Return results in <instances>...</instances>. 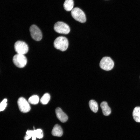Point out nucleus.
<instances>
[{
	"label": "nucleus",
	"mask_w": 140,
	"mask_h": 140,
	"mask_svg": "<svg viewBox=\"0 0 140 140\" xmlns=\"http://www.w3.org/2000/svg\"><path fill=\"white\" fill-rule=\"evenodd\" d=\"M54 47L56 49L62 51H66L68 46V42L65 37L59 36L55 40L54 42Z\"/></svg>",
	"instance_id": "obj_1"
},
{
	"label": "nucleus",
	"mask_w": 140,
	"mask_h": 140,
	"mask_svg": "<svg viewBox=\"0 0 140 140\" xmlns=\"http://www.w3.org/2000/svg\"><path fill=\"white\" fill-rule=\"evenodd\" d=\"M71 15L75 19L81 23H84L86 21L85 13L78 8L75 7L73 8L71 11Z\"/></svg>",
	"instance_id": "obj_2"
},
{
	"label": "nucleus",
	"mask_w": 140,
	"mask_h": 140,
	"mask_svg": "<svg viewBox=\"0 0 140 140\" xmlns=\"http://www.w3.org/2000/svg\"><path fill=\"white\" fill-rule=\"evenodd\" d=\"M54 29L57 32L64 34H67L70 32V29L69 26L62 22L59 21L55 24Z\"/></svg>",
	"instance_id": "obj_3"
},
{
	"label": "nucleus",
	"mask_w": 140,
	"mask_h": 140,
	"mask_svg": "<svg viewBox=\"0 0 140 140\" xmlns=\"http://www.w3.org/2000/svg\"><path fill=\"white\" fill-rule=\"evenodd\" d=\"M114 63L111 58L109 57H103L100 63V66L104 70L109 71L112 69L114 67Z\"/></svg>",
	"instance_id": "obj_4"
},
{
	"label": "nucleus",
	"mask_w": 140,
	"mask_h": 140,
	"mask_svg": "<svg viewBox=\"0 0 140 140\" xmlns=\"http://www.w3.org/2000/svg\"><path fill=\"white\" fill-rule=\"evenodd\" d=\"M43 131L41 129H34L33 130H27L24 137V139L28 140L32 137V140H36V138L41 139L43 137Z\"/></svg>",
	"instance_id": "obj_5"
},
{
	"label": "nucleus",
	"mask_w": 140,
	"mask_h": 140,
	"mask_svg": "<svg viewBox=\"0 0 140 140\" xmlns=\"http://www.w3.org/2000/svg\"><path fill=\"white\" fill-rule=\"evenodd\" d=\"M13 62L17 67L22 68L24 67L27 62V59L24 55L17 54L13 58Z\"/></svg>",
	"instance_id": "obj_6"
},
{
	"label": "nucleus",
	"mask_w": 140,
	"mask_h": 140,
	"mask_svg": "<svg viewBox=\"0 0 140 140\" xmlns=\"http://www.w3.org/2000/svg\"><path fill=\"white\" fill-rule=\"evenodd\" d=\"M14 49L17 54L24 55L29 50L27 44L25 42L21 41L16 42L14 45Z\"/></svg>",
	"instance_id": "obj_7"
},
{
	"label": "nucleus",
	"mask_w": 140,
	"mask_h": 140,
	"mask_svg": "<svg viewBox=\"0 0 140 140\" xmlns=\"http://www.w3.org/2000/svg\"><path fill=\"white\" fill-rule=\"evenodd\" d=\"M30 31L31 36L34 40L39 41L42 39V32L39 27L35 25H32L30 28Z\"/></svg>",
	"instance_id": "obj_8"
},
{
	"label": "nucleus",
	"mask_w": 140,
	"mask_h": 140,
	"mask_svg": "<svg viewBox=\"0 0 140 140\" xmlns=\"http://www.w3.org/2000/svg\"><path fill=\"white\" fill-rule=\"evenodd\" d=\"M17 104L20 110L23 113H27L30 110V106L28 102L24 97L19 98Z\"/></svg>",
	"instance_id": "obj_9"
},
{
	"label": "nucleus",
	"mask_w": 140,
	"mask_h": 140,
	"mask_svg": "<svg viewBox=\"0 0 140 140\" xmlns=\"http://www.w3.org/2000/svg\"><path fill=\"white\" fill-rule=\"evenodd\" d=\"M55 112L57 118L61 122L64 123L67 121L68 116L60 108H57L55 109Z\"/></svg>",
	"instance_id": "obj_10"
},
{
	"label": "nucleus",
	"mask_w": 140,
	"mask_h": 140,
	"mask_svg": "<svg viewBox=\"0 0 140 140\" xmlns=\"http://www.w3.org/2000/svg\"><path fill=\"white\" fill-rule=\"evenodd\" d=\"M100 107L103 114L106 116L109 115L111 113V109L106 101L102 102L100 104Z\"/></svg>",
	"instance_id": "obj_11"
},
{
	"label": "nucleus",
	"mask_w": 140,
	"mask_h": 140,
	"mask_svg": "<svg viewBox=\"0 0 140 140\" xmlns=\"http://www.w3.org/2000/svg\"><path fill=\"white\" fill-rule=\"evenodd\" d=\"M52 133L54 136L61 137L63 134V131L61 127L58 124L55 125L52 129Z\"/></svg>",
	"instance_id": "obj_12"
},
{
	"label": "nucleus",
	"mask_w": 140,
	"mask_h": 140,
	"mask_svg": "<svg viewBox=\"0 0 140 140\" xmlns=\"http://www.w3.org/2000/svg\"><path fill=\"white\" fill-rule=\"evenodd\" d=\"M132 116L135 121L140 122V107H136L132 112Z\"/></svg>",
	"instance_id": "obj_13"
},
{
	"label": "nucleus",
	"mask_w": 140,
	"mask_h": 140,
	"mask_svg": "<svg viewBox=\"0 0 140 140\" xmlns=\"http://www.w3.org/2000/svg\"><path fill=\"white\" fill-rule=\"evenodd\" d=\"M74 4L73 0H66L64 4V9L67 11H72L73 9Z\"/></svg>",
	"instance_id": "obj_14"
},
{
	"label": "nucleus",
	"mask_w": 140,
	"mask_h": 140,
	"mask_svg": "<svg viewBox=\"0 0 140 140\" xmlns=\"http://www.w3.org/2000/svg\"><path fill=\"white\" fill-rule=\"evenodd\" d=\"M89 107L91 110L95 113H96L98 110V105L96 102L94 100H90L89 103Z\"/></svg>",
	"instance_id": "obj_15"
},
{
	"label": "nucleus",
	"mask_w": 140,
	"mask_h": 140,
	"mask_svg": "<svg viewBox=\"0 0 140 140\" xmlns=\"http://www.w3.org/2000/svg\"><path fill=\"white\" fill-rule=\"evenodd\" d=\"M50 99V94L48 93L45 94L41 97L40 102L43 104H47L49 101Z\"/></svg>",
	"instance_id": "obj_16"
},
{
	"label": "nucleus",
	"mask_w": 140,
	"mask_h": 140,
	"mask_svg": "<svg viewBox=\"0 0 140 140\" xmlns=\"http://www.w3.org/2000/svg\"><path fill=\"white\" fill-rule=\"evenodd\" d=\"M28 102L33 104H38L39 101V97L37 95H33L31 96L28 99Z\"/></svg>",
	"instance_id": "obj_17"
},
{
	"label": "nucleus",
	"mask_w": 140,
	"mask_h": 140,
	"mask_svg": "<svg viewBox=\"0 0 140 140\" xmlns=\"http://www.w3.org/2000/svg\"><path fill=\"white\" fill-rule=\"evenodd\" d=\"M7 100L5 99H3L1 102L0 105V111L4 110L7 106Z\"/></svg>",
	"instance_id": "obj_18"
},
{
	"label": "nucleus",
	"mask_w": 140,
	"mask_h": 140,
	"mask_svg": "<svg viewBox=\"0 0 140 140\" xmlns=\"http://www.w3.org/2000/svg\"></svg>",
	"instance_id": "obj_19"
}]
</instances>
